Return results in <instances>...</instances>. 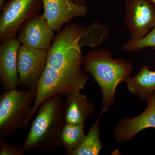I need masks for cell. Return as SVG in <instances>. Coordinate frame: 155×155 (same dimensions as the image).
<instances>
[{"label":"cell","mask_w":155,"mask_h":155,"mask_svg":"<svg viewBox=\"0 0 155 155\" xmlns=\"http://www.w3.org/2000/svg\"><path fill=\"white\" fill-rule=\"evenodd\" d=\"M109 35V29L99 22L87 25L72 23L58 31L48 50L47 65L62 71L82 55L81 48H94L104 43Z\"/></svg>","instance_id":"6da1fadb"},{"label":"cell","mask_w":155,"mask_h":155,"mask_svg":"<svg viewBox=\"0 0 155 155\" xmlns=\"http://www.w3.org/2000/svg\"><path fill=\"white\" fill-rule=\"evenodd\" d=\"M83 69L101 89L102 107L99 116H102L114 104L117 87L130 77L133 65L122 58L114 59L110 50L103 48L92 50L84 57Z\"/></svg>","instance_id":"7a4b0ae2"},{"label":"cell","mask_w":155,"mask_h":155,"mask_svg":"<svg viewBox=\"0 0 155 155\" xmlns=\"http://www.w3.org/2000/svg\"><path fill=\"white\" fill-rule=\"evenodd\" d=\"M65 122V101L62 97L49 98L39 108L22 147L25 152L41 149L54 152L62 146Z\"/></svg>","instance_id":"3957f363"},{"label":"cell","mask_w":155,"mask_h":155,"mask_svg":"<svg viewBox=\"0 0 155 155\" xmlns=\"http://www.w3.org/2000/svg\"><path fill=\"white\" fill-rule=\"evenodd\" d=\"M36 90L17 88L5 91L0 95V140L27 127L26 121L36 97Z\"/></svg>","instance_id":"277c9868"},{"label":"cell","mask_w":155,"mask_h":155,"mask_svg":"<svg viewBox=\"0 0 155 155\" xmlns=\"http://www.w3.org/2000/svg\"><path fill=\"white\" fill-rule=\"evenodd\" d=\"M87 74L77 75L57 71L47 64L39 81L36 97L26 121L27 126L31 119L43 103L53 96H67L71 93L81 91L87 83Z\"/></svg>","instance_id":"5b68a950"},{"label":"cell","mask_w":155,"mask_h":155,"mask_svg":"<svg viewBox=\"0 0 155 155\" xmlns=\"http://www.w3.org/2000/svg\"><path fill=\"white\" fill-rule=\"evenodd\" d=\"M43 9L42 0H11L1 9L0 42L15 38L21 25Z\"/></svg>","instance_id":"8992f818"},{"label":"cell","mask_w":155,"mask_h":155,"mask_svg":"<svg viewBox=\"0 0 155 155\" xmlns=\"http://www.w3.org/2000/svg\"><path fill=\"white\" fill-rule=\"evenodd\" d=\"M48 50L21 45L17 52L18 86L24 90H37L39 81L47 64Z\"/></svg>","instance_id":"52a82bcc"},{"label":"cell","mask_w":155,"mask_h":155,"mask_svg":"<svg viewBox=\"0 0 155 155\" xmlns=\"http://www.w3.org/2000/svg\"><path fill=\"white\" fill-rule=\"evenodd\" d=\"M125 25L130 41L143 38L155 25V5L152 0H126Z\"/></svg>","instance_id":"ba28073f"},{"label":"cell","mask_w":155,"mask_h":155,"mask_svg":"<svg viewBox=\"0 0 155 155\" xmlns=\"http://www.w3.org/2000/svg\"><path fill=\"white\" fill-rule=\"evenodd\" d=\"M145 101L147 107L141 114L135 117H126L115 125L113 135L115 141L124 143L130 141L142 130L155 128V91Z\"/></svg>","instance_id":"9c48e42d"},{"label":"cell","mask_w":155,"mask_h":155,"mask_svg":"<svg viewBox=\"0 0 155 155\" xmlns=\"http://www.w3.org/2000/svg\"><path fill=\"white\" fill-rule=\"evenodd\" d=\"M18 31V39L21 44L41 49L48 50L55 37L54 31L43 14L26 20Z\"/></svg>","instance_id":"30bf717a"},{"label":"cell","mask_w":155,"mask_h":155,"mask_svg":"<svg viewBox=\"0 0 155 155\" xmlns=\"http://www.w3.org/2000/svg\"><path fill=\"white\" fill-rule=\"evenodd\" d=\"M44 13L49 25L54 31H59L63 25L88 13L86 6L78 5L72 0H42Z\"/></svg>","instance_id":"8fae6325"},{"label":"cell","mask_w":155,"mask_h":155,"mask_svg":"<svg viewBox=\"0 0 155 155\" xmlns=\"http://www.w3.org/2000/svg\"><path fill=\"white\" fill-rule=\"evenodd\" d=\"M21 45L18 38H14L0 46V80L4 91L18 86L17 52Z\"/></svg>","instance_id":"7c38bea8"},{"label":"cell","mask_w":155,"mask_h":155,"mask_svg":"<svg viewBox=\"0 0 155 155\" xmlns=\"http://www.w3.org/2000/svg\"><path fill=\"white\" fill-rule=\"evenodd\" d=\"M95 110L94 104L85 95L80 91L71 93L66 96L65 101L66 123L85 125Z\"/></svg>","instance_id":"4fadbf2b"},{"label":"cell","mask_w":155,"mask_h":155,"mask_svg":"<svg viewBox=\"0 0 155 155\" xmlns=\"http://www.w3.org/2000/svg\"><path fill=\"white\" fill-rule=\"evenodd\" d=\"M125 84L130 93L145 100L155 91V71L150 70L148 65H143L138 73L129 78Z\"/></svg>","instance_id":"5bb4252c"},{"label":"cell","mask_w":155,"mask_h":155,"mask_svg":"<svg viewBox=\"0 0 155 155\" xmlns=\"http://www.w3.org/2000/svg\"><path fill=\"white\" fill-rule=\"evenodd\" d=\"M99 116L90 128L80 145L67 155H98L103 149V143L100 139L101 130Z\"/></svg>","instance_id":"9a60e30c"},{"label":"cell","mask_w":155,"mask_h":155,"mask_svg":"<svg viewBox=\"0 0 155 155\" xmlns=\"http://www.w3.org/2000/svg\"><path fill=\"white\" fill-rule=\"evenodd\" d=\"M85 125L66 123L62 134L61 143L67 152V155L77 147L85 136Z\"/></svg>","instance_id":"2e32d148"},{"label":"cell","mask_w":155,"mask_h":155,"mask_svg":"<svg viewBox=\"0 0 155 155\" xmlns=\"http://www.w3.org/2000/svg\"><path fill=\"white\" fill-rule=\"evenodd\" d=\"M147 48L155 50V25L143 38L136 41H128L121 47L123 51L135 52Z\"/></svg>","instance_id":"e0dca14e"},{"label":"cell","mask_w":155,"mask_h":155,"mask_svg":"<svg viewBox=\"0 0 155 155\" xmlns=\"http://www.w3.org/2000/svg\"><path fill=\"white\" fill-rule=\"evenodd\" d=\"M25 152L22 146L11 144L4 140L0 141V155H23Z\"/></svg>","instance_id":"ac0fdd59"},{"label":"cell","mask_w":155,"mask_h":155,"mask_svg":"<svg viewBox=\"0 0 155 155\" xmlns=\"http://www.w3.org/2000/svg\"><path fill=\"white\" fill-rule=\"evenodd\" d=\"M74 2L82 6H86L87 2L88 0H72Z\"/></svg>","instance_id":"d6986e66"},{"label":"cell","mask_w":155,"mask_h":155,"mask_svg":"<svg viewBox=\"0 0 155 155\" xmlns=\"http://www.w3.org/2000/svg\"><path fill=\"white\" fill-rule=\"evenodd\" d=\"M6 0H0V10L2 9V7L6 2Z\"/></svg>","instance_id":"ffe728a7"},{"label":"cell","mask_w":155,"mask_h":155,"mask_svg":"<svg viewBox=\"0 0 155 155\" xmlns=\"http://www.w3.org/2000/svg\"><path fill=\"white\" fill-rule=\"evenodd\" d=\"M152 1H153V2L154 3L155 5V0H152Z\"/></svg>","instance_id":"44dd1931"}]
</instances>
